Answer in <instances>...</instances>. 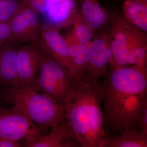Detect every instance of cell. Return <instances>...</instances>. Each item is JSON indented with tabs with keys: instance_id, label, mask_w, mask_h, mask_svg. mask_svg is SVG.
I'll use <instances>...</instances> for the list:
<instances>
[{
	"instance_id": "cell-1",
	"label": "cell",
	"mask_w": 147,
	"mask_h": 147,
	"mask_svg": "<svg viewBox=\"0 0 147 147\" xmlns=\"http://www.w3.org/2000/svg\"><path fill=\"white\" fill-rule=\"evenodd\" d=\"M100 88L105 129L117 134L136 129L147 105V70L134 65L112 69Z\"/></svg>"
},
{
	"instance_id": "cell-2",
	"label": "cell",
	"mask_w": 147,
	"mask_h": 147,
	"mask_svg": "<svg viewBox=\"0 0 147 147\" xmlns=\"http://www.w3.org/2000/svg\"><path fill=\"white\" fill-rule=\"evenodd\" d=\"M100 82L76 81L63 105L74 136L83 147H100L106 135Z\"/></svg>"
},
{
	"instance_id": "cell-3",
	"label": "cell",
	"mask_w": 147,
	"mask_h": 147,
	"mask_svg": "<svg viewBox=\"0 0 147 147\" xmlns=\"http://www.w3.org/2000/svg\"><path fill=\"white\" fill-rule=\"evenodd\" d=\"M3 98L26 116L42 132L67 119L63 105L30 87L11 85L4 93Z\"/></svg>"
},
{
	"instance_id": "cell-4",
	"label": "cell",
	"mask_w": 147,
	"mask_h": 147,
	"mask_svg": "<svg viewBox=\"0 0 147 147\" xmlns=\"http://www.w3.org/2000/svg\"><path fill=\"white\" fill-rule=\"evenodd\" d=\"M76 81L68 69L42 49L39 72L31 88L63 105Z\"/></svg>"
},
{
	"instance_id": "cell-5",
	"label": "cell",
	"mask_w": 147,
	"mask_h": 147,
	"mask_svg": "<svg viewBox=\"0 0 147 147\" xmlns=\"http://www.w3.org/2000/svg\"><path fill=\"white\" fill-rule=\"evenodd\" d=\"M42 132L15 107L0 109V137L17 142L23 141V146H25L42 136Z\"/></svg>"
},
{
	"instance_id": "cell-6",
	"label": "cell",
	"mask_w": 147,
	"mask_h": 147,
	"mask_svg": "<svg viewBox=\"0 0 147 147\" xmlns=\"http://www.w3.org/2000/svg\"><path fill=\"white\" fill-rule=\"evenodd\" d=\"M93 39L89 59L82 82L96 85L106 72L111 58L108 31L97 32Z\"/></svg>"
},
{
	"instance_id": "cell-7",
	"label": "cell",
	"mask_w": 147,
	"mask_h": 147,
	"mask_svg": "<svg viewBox=\"0 0 147 147\" xmlns=\"http://www.w3.org/2000/svg\"><path fill=\"white\" fill-rule=\"evenodd\" d=\"M39 42L45 53L68 69L76 81H82V75L71 60L65 39L57 28L42 25Z\"/></svg>"
},
{
	"instance_id": "cell-8",
	"label": "cell",
	"mask_w": 147,
	"mask_h": 147,
	"mask_svg": "<svg viewBox=\"0 0 147 147\" xmlns=\"http://www.w3.org/2000/svg\"><path fill=\"white\" fill-rule=\"evenodd\" d=\"M41 56L39 40L18 47L16 56L17 84L31 88L39 72Z\"/></svg>"
},
{
	"instance_id": "cell-9",
	"label": "cell",
	"mask_w": 147,
	"mask_h": 147,
	"mask_svg": "<svg viewBox=\"0 0 147 147\" xmlns=\"http://www.w3.org/2000/svg\"><path fill=\"white\" fill-rule=\"evenodd\" d=\"M8 22L11 32L10 42L18 44L39 40L42 25L38 13L26 5Z\"/></svg>"
},
{
	"instance_id": "cell-10",
	"label": "cell",
	"mask_w": 147,
	"mask_h": 147,
	"mask_svg": "<svg viewBox=\"0 0 147 147\" xmlns=\"http://www.w3.org/2000/svg\"><path fill=\"white\" fill-rule=\"evenodd\" d=\"M109 21L110 28L108 34L110 39L126 48L129 53L134 52L133 48L139 43L147 41V33L129 24L121 13H110Z\"/></svg>"
},
{
	"instance_id": "cell-11",
	"label": "cell",
	"mask_w": 147,
	"mask_h": 147,
	"mask_svg": "<svg viewBox=\"0 0 147 147\" xmlns=\"http://www.w3.org/2000/svg\"><path fill=\"white\" fill-rule=\"evenodd\" d=\"M18 47L17 43L12 42L0 46V85L17 84L16 56Z\"/></svg>"
},
{
	"instance_id": "cell-12",
	"label": "cell",
	"mask_w": 147,
	"mask_h": 147,
	"mask_svg": "<svg viewBox=\"0 0 147 147\" xmlns=\"http://www.w3.org/2000/svg\"><path fill=\"white\" fill-rule=\"evenodd\" d=\"M117 134L106 135L100 147H147V131L129 128Z\"/></svg>"
},
{
	"instance_id": "cell-13",
	"label": "cell",
	"mask_w": 147,
	"mask_h": 147,
	"mask_svg": "<svg viewBox=\"0 0 147 147\" xmlns=\"http://www.w3.org/2000/svg\"><path fill=\"white\" fill-rule=\"evenodd\" d=\"M79 9L95 34L103 29L110 20V13L98 0H77Z\"/></svg>"
},
{
	"instance_id": "cell-14",
	"label": "cell",
	"mask_w": 147,
	"mask_h": 147,
	"mask_svg": "<svg viewBox=\"0 0 147 147\" xmlns=\"http://www.w3.org/2000/svg\"><path fill=\"white\" fill-rule=\"evenodd\" d=\"M121 9L128 23L147 32V0H121Z\"/></svg>"
},
{
	"instance_id": "cell-15",
	"label": "cell",
	"mask_w": 147,
	"mask_h": 147,
	"mask_svg": "<svg viewBox=\"0 0 147 147\" xmlns=\"http://www.w3.org/2000/svg\"><path fill=\"white\" fill-rule=\"evenodd\" d=\"M75 137L67 119L50 129L46 135H43L35 141L26 145L27 147H63L64 142Z\"/></svg>"
},
{
	"instance_id": "cell-16",
	"label": "cell",
	"mask_w": 147,
	"mask_h": 147,
	"mask_svg": "<svg viewBox=\"0 0 147 147\" xmlns=\"http://www.w3.org/2000/svg\"><path fill=\"white\" fill-rule=\"evenodd\" d=\"M65 39L71 60L82 75V80L83 72L89 59L92 40L86 43H80L76 39L72 30L67 34Z\"/></svg>"
},
{
	"instance_id": "cell-17",
	"label": "cell",
	"mask_w": 147,
	"mask_h": 147,
	"mask_svg": "<svg viewBox=\"0 0 147 147\" xmlns=\"http://www.w3.org/2000/svg\"><path fill=\"white\" fill-rule=\"evenodd\" d=\"M73 24L72 32L79 42L86 43L91 41L95 33L86 21L78 6L74 14Z\"/></svg>"
},
{
	"instance_id": "cell-18",
	"label": "cell",
	"mask_w": 147,
	"mask_h": 147,
	"mask_svg": "<svg viewBox=\"0 0 147 147\" xmlns=\"http://www.w3.org/2000/svg\"><path fill=\"white\" fill-rule=\"evenodd\" d=\"M25 5L23 0H0V21L8 22Z\"/></svg>"
},
{
	"instance_id": "cell-19",
	"label": "cell",
	"mask_w": 147,
	"mask_h": 147,
	"mask_svg": "<svg viewBox=\"0 0 147 147\" xmlns=\"http://www.w3.org/2000/svg\"><path fill=\"white\" fill-rule=\"evenodd\" d=\"M27 7L38 13H47L50 0H23Z\"/></svg>"
},
{
	"instance_id": "cell-20",
	"label": "cell",
	"mask_w": 147,
	"mask_h": 147,
	"mask_svg": "<svg viewBox=\"0 0 147 147\" xmlns=\"http://www.w3.org/2000/svg\"><path fill=\"white\" fill-rule=\"evenodd\" d=\"M11 32L9 22L0 21V46L10 42Z\"/></svg>"
},
{
	"instance_id": "cell-21",
	"label": "cell",
	"mask_w": 147,
	"mask_h": 147,
	"mask_svg": "<svg viewBox=\"0 0 147 147\" xmlns=\"http://www.w3.org/2000/svg\"><path fill=\"white\" fill-rule=\"evenodd\" d=\"M137 128L139 131H147V105L145 107L142 117L138 123Z\"/></svg>"
},
{
	"instance_id": "cell-22",
	"label": "cell",
	"mask_w": 147,
	"mask_h": 147,
	"mask_svg": "<svg viewBox=\"0 0 147 147\" xmlns=\"http://www.w3.org/2000/svg\"><path fill=\"white\" fill-rule=\"evenodd\" d=\"M22 146L20 142L0 137V147H19Z\"/></svg>"
}]
</instances>
